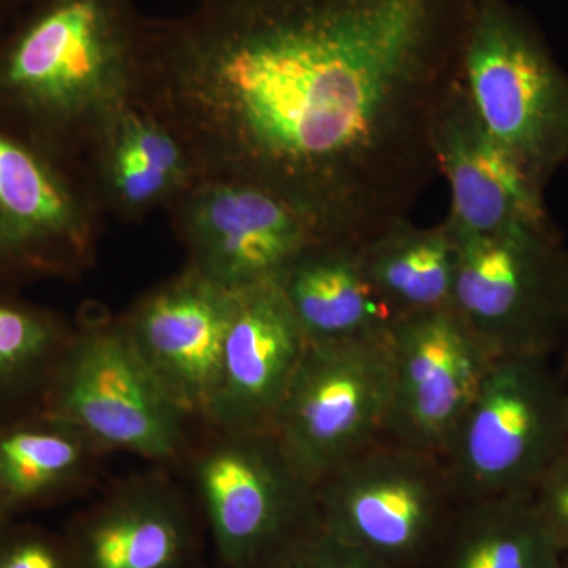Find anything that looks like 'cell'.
<instances>
[{"mask_svg": "<svg viewBox=\"0 0 568 568\" xmlns=\"http://www.w3.org/2000/svg\"><path fill=\"white\" fill-rule=\"evenodd\" d=\"M470 0H204L159 39L203 84L241 179L362 245L437 174Z\"/></svg>", "mask_w": 568, "mask_h": 568, "instance_id": "obj_1", "label": "cell"}, {"mask_svg": "<svg viewBox=\"0 0 568 568\" xmlns=\"http://www.w3.org/2000/svg\"><path fill=\"white\" fill-rule=\"evenodd\" d=\"M459 77L485 129L547 190L568 163V73L528 11L470 0Z\"/></svg>", "mask_w": 568, "mask_h": 568, "instance_id": "obj_2", "label": "cell"}, {"mask_svg": "<svg viewBox=\"0 0 568 568\" xmlns=\"http://www.w3.org/2000/svg\"><path fill=\"white\" fill-rule=\"evenodd\" d=\"M568 446V392L547 358H496L444 452L458 503L530 496Z\"/></svg>", "mask_w": 568, "mask_h": 568, "instance_id": "obj_3", "label": "cell"}, {"mask_svg": "<svg viewBox=\"0 0 568 568\" xmlns=\"http://www.w3.org/2000/svg\"><path fill=\"white\" fill-rule=\"evenodd\" d=\"M186 459L223 568H272L320 526L315 487L272 433L209 429Z\"/></svg>", "mask_w": 568, "mask_h": 568, "instance_id": "obj_4", "label": "cell"}, {"mask_svg": "<svg viewBox=\"0 0 568 568\" xmlns=\"http://www.w3.org/2000/svg\"><path fill=\"white\" fill-rule=\"evenodd\" d=\"M41 410L78 426L108 454L168 466L192 450V418L160 386L123 324L71 334Z\"/></svg>", "mask_w": 568, "mask_h": 568, "instance_id": "obj_5", "label": "cell"}, {"mask_svg": "<svg viewBox=\"0 0 568 568\" xmlns=\"http://www.w3.org/2000/svg\"><path fill=\"white\" fill-rule=\"evenodd\" d=\"M325 532L396 568L435 555L458 506L443 458L383 439L316 485Z\"/></svg>", "mask_w": 568, "mask_h": 568, "instance_id": "obj_6", "label": "cell"}, {"mask_svg": "<svg viewBox=\"0 0 568 568\" xmlns=\"http://www.w3.org/2000/svg\"><path fill=\"white\" fill-rule=\"evenodd\" d=\"M457 239L452 310L496 358H548L562 345L568 297L555 224Z\"/></svg>", "mask_w": 568, "mask_h": 568, "instance_id": "obj_7", "label": "cell"}, {"mask_svg": "<svg viewBox=\"0 0 568 568\" xmlns=\"http://www.w3.org/2000/svg\"><path fill=\"white\" fill-rule=\"evenodd\" d=\"M390 405L388 338L308 343L272 435L316 488L336 467L386 437Z\"/></svg>", "mask_w": 568, "mask_h": 568, "instance_id": "obj_8", "label": "cell"}, {"mask_svg": "<svg viewBox=\"0 0 568 568\" xmlns=\"http://www.w3.org/2000/svg\"><path fill=\"white\" fill-rule=\"evenodd\" d=\"M388 349L386 437L443 458L496 357L452 306L396 321Z\"/></svg>", "mask_w": 568, "mask_h": 568, "instance_id": "obj_9", "label": "cell"}, {"mask_svg": "<svg viewBox=\"0 0 568 568\" xmlns=\"http://www.w3.org/2000/svg\"><path fill=\"white\" fill-rule=\"evenodd\" d=\"M138 40L129 0H41L7 43L6 74L43 102L82 106L118 81Z\"/></svg>", "mask_w": 568, "mask_h": 568, "instance_id": "obj_10", "label": "cell"}, {"mask_svg": "<svg viewBox=\"0 0 568 568\" xmlns=\"http://www.w3.org/2000/svg\"><path fill=\"white\" fill-rule=\"evenodd\" d=\"M437 173L450 186L444 220L457 235H488L521 226H548L545 192L485 129L463 85L452 84L433 129Z\"/></svg>", "mask_w": 568, "mask_h": 568, "instance_id": "obj_11", "label": "cell"}, {"mask_svg": "<svg viewBox=\"0 0 568 568\" xmlns=\"http://www.w3.org/2000/svg\"><path fill=\"white\" fill-rule=\"evenodd\" d=\"M306 347L276 280L237 291L203 424L215 432L272 433Z\"/></svg>", "mask_w": 568, "mask_h": 568, "instance_id": "obj_12", "label": "cell"}, {"mask_svg": "<svg viewBox=\"0 0 568 568\" xmlns=\"http://www.w3.org/2000/svg\"><path fill=\"white\" fill-rule=\"evenodd\" d=\"M237 291L194 271L151 295L123 324L160 386L192 420L203 422L216 381Z\"/></svg>", "mask_w": 568, "mask_h": 568, "instance_id": "obj_13", "label": "cell"}, {"mask_svg": "<svg viewBox=\"0 0 568 568\" xmlns=\"http://www.w3.org/2000/svg\"><path fill=\"white\" fill-rule=\"evenodd\" d=\"M62 537L70 568H193L200 549L189 499L162 470L123 478Z\"/></svg>", "mask_w": 568, "mask_h": 568, "instance_id": "obj_14", "label": "cell"}, {"mask_svg": "<svg viewBox=\"0 0 568 568\" xmlns=\"http://www.w3.org/2000/svg\"><path fill=\"white\" fill-rule=\"evenodd\" d=\"M324 239L310 213L245 179L215 189L193 216L196 271L231 291L278 280Z\"/></svg>", "mask_w": 568, "mask_h": 568, "instance_id": "obj_15", "label": "cell"}, {"mask_svg": "<svg viewBox=\"0 0 568 568\" xmlns=\"http://www.w3.org/2000/svg\"><path fill=\"white\" fill-rule=\"evenodd\" d=\"M313 345L387 339L396 317L366 275L358 245L316 242L276 280Z\"/></svg>", "mask_w": 568, "mask_h": 568, "instance_id": "obj_16", "label": "cell"}, {"mask_svg": "<svg viewBox=\"0 0 568 568\" xmlns=\"http://www.w3.org/2000/svg\"><path fill=\"white\" fill-rule=\"evenodd\" d=\"M106 450L78 426L39 410L0 426V506L17 518L85 491Z\"/></svg>", "mask_w": 568, "mask_h": 568, "instance_id": "obj_17", "label": "cell"}, {"mask_svg": "<svg viewBox=\"0 0 568 568\" xmlns=\"http://www.w3.org/2000/svg\"><path fill=\"white\" fill-rule=\"evenodd\" d=\"M358 250L369 282L396 321L452 305L459 248L446 222L418 227L398 220Z\"/></svg>", "mask_w": 568, "mask_h": 568, "instance_id": "obj_18", "label": "cell"}, {"mask_svg": "<svg viewBox=\"0 0 568 568\" xmlns=\"http://www.w3.org/2000/svg\"><path fill=\"white\" fill-rule=\"evenodd\" d=\"M435 568H564V555L530 496L458 503Z\"/></svg>", "mask_w": 568, "mask_h": 568, "instance_id": "obj_19", "label": "cell"}, {"mask_svg": "<svg viewBox=\"0 0 568 568\" xmlns=\"http://www.w3.org/2000/svg\"><path fill=\"white\" fill-rule=\"evenodd\" d=\"M67 194L31 155L0 140V263L43 260L48 248L77 244Z\"/></svg>", "mask_w": 568, "mask_h": 568, "instance_id": "obj_20", "label": "cell"}, {"mask_svg": "<svg viewBox=\"0 0 568 568\" xmlns=\"http://www.w3.org/2000/svg\"><path fill=\"white\" fill-rule=\"evenodd\" d=\"M71 334L51 317L0 302V426L41 410Z\"/></svg>", "mask_w": 568, "mask_h": 568, "instance_id": "obj_21", "label": "cell"}, {"mask_svg": "<svg viewBox=\"0 0 568 568\" xmlns=\"http://www.w3.org/2000/svg\"><path fill=\"white\" fill-rule=\"evenodd\" d=\"M0 568H70L65 540L17 518L0 528Z\"/></svg>", "mask_w": 568, "mask_h": 568, "instance_id": "obj_22", "label": "cell"}, {"mask_svg": "<svg viewBox=\"0 0 568 568\" xmlns=\"http://www.w3.org/2000/svg\"><path fill=\"white\" fill-rule=\"evenodd\" d=\"M272 568H396L384 560L351 547L325 532L321 526L283 552Z\"/></svg>", "mask_w": 568, "mask_h": 568, "instance_id": "obj_23", "label": "cell"}, {"mask_svg": "<svg viewBox=\"0 0 568 568\" xmlns=\"http://www.w3.org/2000/svg\"><path fill=\"white\" fill-rule=\"evenodd\" d=\"M530 499L560 552L568 555V446L538 480Z\"/></svg>", "mask_w": 568, "mask_h": 568, "instance_id": "obj_24", "label": "cell"}, {"mask_svg": "<svg viewBox=\"0 0 568 568\" xmlns=\"http://www.w3.org/2000/svg\"><path fill=\"white\" fill-rule=\"evenodd\" d=\"M121 145L136 153L149 166L174 181L181 173L182 155L170 134L159 126L136 122L126 126Z\"/></svg>", "mask_w": 568, "mask_h": 568, "instance_id": "obj_25", "label": "cell"}, {"mask_svg": "<svg viewBox=\"0 0 568 568\" xmlns=\"http://www.w3.org/2000/svg\"><path fill=\"white\" fill-rule=\"evenodd\" d=\"M115 185L126 201L134 204L145 203L166 189L170 179L149 166L136 153L119 145L115 153Z\"/></svg>", "mask_w": 568, "mask_h": 568, "instance_id": "obj_26", "label": "cell"}, {"mask_svg": "<svg viewBox=\"0 0 568 568\" xmlns=\"http://www.w3.org/2000/svg\"><path fill=\"white\" fill-rule=\"evenodd\" d=\"M562 345L566 346V351L568 354V297H567V310H566V324H564Z\"/></svg>", "mask_w": 568, "mask_h": 568, "instance_id": "obj_27", "label": "cell"}, {"mask_svg": "<svg viewBox=\"0 0 568 568\" xmlns=\"http://www.w3.org/2000/svg\"><path fill=\"white\" fill-rule=\"evenodd\" d=\"M10 519H14V518L7 517L6 511H3L2 506H0V528H2V526L6 525V523H9Z\"/></svg>", "mask_w": 568, "mask_h": 568, "instance_id": "obj_28", "label": "cell"}, {"mask_svg": "<svg viewBox=\"0 0 568 568\" xmlns=\"http://www.w3.org/2000/svg\"><path fill=\"white\" fill-rule=\"evenodd\" d=\"M17 2V0H0V11L6 10V7H10L11 3Z\"/></svg>", "mask_w": 568, "mask_h": 568, "instance_id": "obj_29", "label": "cell"}, {"mask_svg": "<svg viewBox=\"0 0 568 568\" xmlns=\"http://www.w3.org/2000/svg\"><path fill=\"white\" fill-rule=\"evenodd\" d=\"M564 568H568V555L564 556Z\"/></svg>", "mask_w": 568, "mask_h": 568, "instance_id": "obj_30", "label": "cell"}]
</instances>
